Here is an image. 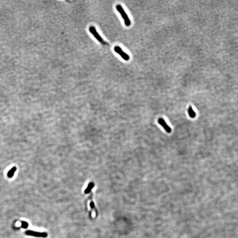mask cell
Listing matches in <instances>:
<instances>
[{
  "label": "cell",
  "mask_w": 238,
  "mask_h": 238,
  "mask_svg": "<svg viewBox=\"0 0 238 238\" xmlns=\"http://www.w3.org/2000/svg\"><path fill=\"white\" fill-rule=\"evenodd\" d=\"M26 234L28 235H32L36 237L46 238L48 236V234L46 232H39L32 231H27L26 232Z\"/></svg>",
  "instance_id": "4"
},
{
  "label": "cell",
  "mask_w": 238,
  "mask_h": 238,
  "mask_svg": "<svg viewBox=\"0 0 238 238\" xmlns=\"http://www.w3.org/2000/svg\"><path fill=\"white\" fill-rule=\"evenodd\" d=\"M91 204V205H91V208H92V209H94V208H95L94 203V202H93V201H91V204Z\"/></svg>",
  "instance_id": "10"
},
{
  "label": "cell",
  "mask_w": 238,
  "mask_h": 238,
  "mask_svg": "<svg viewBox=\"0 0 238 238\" xmlns=\"http://www.w3.org/2000/svg\"><path fill=\"white\" fill-rule=\"evenodd\" d=\"M188 113H189V115L190 116V117H191V118L195 117L196 116V113L194 112L191 106H190V107H189V110H188Z\"/></svg>",
  "instance_id": "8"
},
{
  "label": "cell",
  "mask_w": 238,
  "mask_h": 238,
  "mask_svg": "<svg viewBox=\"0 0 238 238\" xmlns=\"http://www.w3.org/2000/svg\"><path fill=\"white\" fill-rule=\"evenodd\" d=\"M116 9L118 11V12L120 13V15L122 17L123 19H124V23L126 26L129 27L131 25V22L130 20L129 17H128L127 14H126L125 11L124 10L123 8L120 5H118L116 6Z\"/></svg>",
  "instance_id": "1"
},
{
  "label": "cell",
  "mask_w": 238,
  "mask_h": 238,
  "mask_svg": "<svg viewBox=\"0 0 238 238\" xmlns=\"http://www.w3.org/2000/svg\"><path fill=\"white\" fill-rule=\"evenodd\" d=\"M28 227V224L27 222L25 221L21 222V227L24 228H27Z\"/></svg>",
  "instance_id": "9"
},
{
  "label": "cell",
  "mask_w": 238,
  "mask_h": 238,
  "mask_svg": "<svg viewBox=\"0 0 238 238\" xmlns=\"http://www.w3.org/2000/svg\"><path fill=\"white\" fill-rule=\"evenodd\" d=\"M17 170V168L16 167H14L12 168L11 170L9 171V172L8 173V176L9 178H12L14 174L15 173V172Z\"/></svg>",
  "instance_id": "6"
},
{
  "label": "cell",
  "mask_w": 238,
  "mask_h": 238,
  "mask_svg": "<svg viewBox=\"0 0 238 238\" xmlns=\"http://www.w3.org/2000/svg\"><path fill=\"white\" fill-rule=\"evenodd\" d=\"M94 186V183H90L88 185L87 189L85 190V193L86 194H87L91 192V190L92 189Z\"/></svg>",
  "instance_id": "7"
},
{
  "label": "cell",
  "mask_w": 238,
  "mask_h": 238,
  "mask_svg": "<svg viewBox=\"0 0 238 238\" xmlns=\"http://www.w3.org/2000/svg\"><path fill=\"white\" fill-rule=\"evenodd\" d=\"M89 31H90V32L93 35H94V36L96 38V39L98 42H99L102 45H106L108 44L107 43L104 41L102 37H101V36L99 35V34L98 33V32L96 30V28H94V27H93V26L90 27L89 28Z\"/></svg>",
  "instance_id": "2"
},
{
  "label": "cell",
  "mask_w": 238,
  "mask_h": 238,
  "mask_svg": "<svg viewBox=\"0 0 238 238\" xmlns=\"http://www.w3.org/2000/svg\"><path fill=\"white\" fill-rule=\"evenodd\" d=\"M114 51L116 52V53L119 54L121 57L125 61H127L129 60V56L125 52H124L120 47L118 46H115L114 47Z\"/></svg>",
  "instance_id": "3"
},
{
  "label": "cell",
  "mask_w": 238,
  "mask_h": 238,
  "mask_svg": "<svg viewBox=\"0 0 238 238\" xmlns=\"http://www.w3.org/2000/svg\"><path fill=\"white\" fill-rule=\"evenodd\" d=\"M158 122L159 124H160V125L164 127V129L168 133H170L171 131V128H170L169 126L167 125V124H166V122H165L164 120L162 119V118H160L158 120Z\"/></svg>",
  "instance_id": "5"
}]
</instances>
